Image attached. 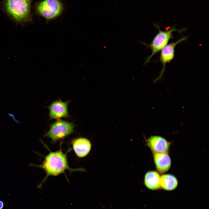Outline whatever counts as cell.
I'll return each mask as SVG.
<instances>
[{"instance_id":"cell-2","label":"cell","mask_w":209,"mask_h":209,"mask_svg":"<svg viewBox=\"0 0 209 209\" xmlns=\"http://www.w3.org/2000/svg\"><path fill=\"white\" fill-rule=\"evenodd\" d=\"M32 0H2L0 3L1 9L17 23L32 22Z\"/></svg>"},{"instance_id":"cell-6","label":"cell","mask_w":209,"mask_h":209,"mask_svg":"<svg viewBox=\"0 0 209 209\" xmlns=\"http://www.w3.org/2000/svg\"><path fill=\"white\" fill-rule=\"evenodd\" d=\"M69 102L58 100L51 103L48 107L50 119L58 120L63 118L69 117L68 106Z\"/></svg>"},{"instance_id":"cell-3","label":"cell","mask_w":209,"mask_h":209,"mask_svg":"<svg viewBox=\"0 0 209 209\" xmlns=\"http://www.w3.org/2000/svg\"><path fill=\"white\" fill-rule=\"evenodd\" d=\"M34 10L38 15L47 21L55 19L62 13L64 6L60 0H42L36 2Z\"/></svg>"},{"instance_id":"cell-8","label":"cell","mask_w":209,"mask_h":209,"mask_svg":"<svg viewBox=\"0 0 209 209\" xmlns=\"http://www.w3.org/2000/svg\"><path fill=\"white\" fill-rule=\"evenodd\" d=\"M74 151L78 157L83 158L86 156L91 149L90 141L86 138H78L71 141Z\"/></svg>"},{"instance_id":"cell-11","label":"cell","mask_w":209,"mask_h":209,"mask_svg":"<svg viewBox=\"0 0 209 209\" xmlns=\"http://www.w3.org/2000/svg\"><path fill=\"white\" fill-rule=\"evenodd\" d=\"M160 177L159 174L156 171L148 172L145 175V184L147 188L150 190H158L161 188Z\"/></svg>"},{"instance_id":"cell-7","label":"cell","mask_w":209,"mask_h":209,"mask_svg":"<svg viewBox=\"0 0 209 209\" xmlns=\"http://www.w3.org/2000/svg\"><path fill=\"white\" fill-rule=\"evenodd\" d=\"M187 37L181 38L175 42L171 43L167 45L161 50L160 54V61L162 63L163 69L158 78L162 75L165 69L166 64L170 62L174 57V49L176 45L179 43L186 40Z\"/></svg>"},{"instance_id":"cell-1","label":"cell","mask_w":209,"mask_h":209,"mask_svg":"<svg viewBox=\"0 0 209 209\" xmlns=\"http://www.w3.org/2000/svg\"><path fill=\"white\" fill-rule=\"evenodd\" d=\"M71 148L64 153L62 151L61 147L58 151L55 152L50 151L49 153L45 156L43 162L40 165L30 164V166L41 168L44 170L46 175L42 181L37 186L41 188L43 183L49 176H56L64 173L66 170L71 172L75 171H83L84 169L82 168L73 169L69 166L67 159V154Z\"/></svg>"},{"instance_id":"cell-4","label":"cell","mask_w":209,"mask_h":209,"mask_svg":"<svg viewBox=\"0 0 209 209\" xmlns=\"http://www.w3.org/2000/svg\"><path fill=\"white\" fill-rule=\"evenodd\" d=\"M158 29V32L154 38L149 44L140 42V43L145 45L148 48H150L152 51L151 54L146 60L144 65L149 63L152 57L156 54L161 50L167 44L172 37V33L174 31L181 32L186 30L183 28L180 30L176 29L175 26L172 27L166 31H162L158 26L156 25Z\"/></svg>"},{"instance_id":"cell-10","label":"cell","mask_w":209,"mask_h":209,"mask_svg":"<svg viewBox=\"0 0 209 209\" xmlns=\"http://www.w3.org/2000/svg\"><path fill=\"white\" fill-rule=\"evenodd\" d=\"M154 158L156 167L161 173H164L170 168V158L167 153H154Z\"/></svg>"},{"instance_id":"cell-13","label":"cell","mask_w":209,"mask_h":209,"mask_svg":"<svg viewBox=\"0 0 209 209\" xmlns=\"http://www.w3.org/2000/svg\"><path fill=\"white\" fill-rule=\"evenodd\" d=\"M4 206V203L1 200H0V209H2Z\"/></svg>"},{"instance_id":"cell-5","label":"cell","mask_w":209,"mask_h":209,"mask_svg":"<svg viewBox=\"0 0 209 209\" xmlns=\"http://www.w3.org/2000/svg\"><path fill=\"white\" fill-rule=\"evenodd\" d=\"M75 126L72 122L60 119L50 125L44 136L50 138L53 143L62 139L74 132Z\"/></svg>"},{"instance_id":"cell-12","label":"cell","mask_w":209,"mask_h":209,"mask_svg":"<svg viewBox=\"0 0 209 209\" xmlns=\"http://www.w3.org/2000/svg\"><path fill=\"white\" fill-rule=\"evenodd\" d=\"M177 185V180L174 176L165 174L160 176V187L163 189L168 191L172 190L176 188Z\"/></svg>"},{"instance_id":"cell-9","label":"cell","mask_w":209,"mask_h":209,"mask_svg":"<svg viewBox=\"0 0 209 209\" xmlns=\"http://www.w3.org/2000/svg\"><path fill=\"white\" fill-rule=\"evenodd\" d=\"M148 144L154 153H167L169 145L164 138L158 136H152L148 140Z\"/></svg>"}]
</instances>
